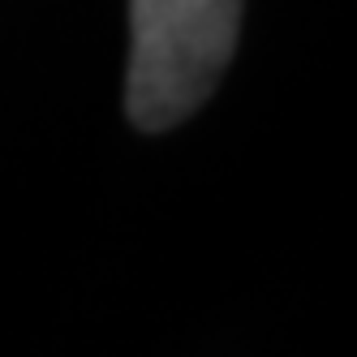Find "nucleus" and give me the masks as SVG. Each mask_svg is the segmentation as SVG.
Wrapping results in <instances>:
<instances>
[{
	"mask_svg": "<svg viewBox=\"0 0 357 357\" xmlns=\"http://www.w3.org/2000/svg\"><path fill=\"white\" fill-rule=\"evenodd\" d=\"M245 0H130L125 104L138 130L160 134L198 112L220 86L241 35Z\"/></svg>",
	"mask_w": 357,
	"mask_h": 357,
	"instance_id": "1",
	"label": "nucleus"
}]
</instances>
